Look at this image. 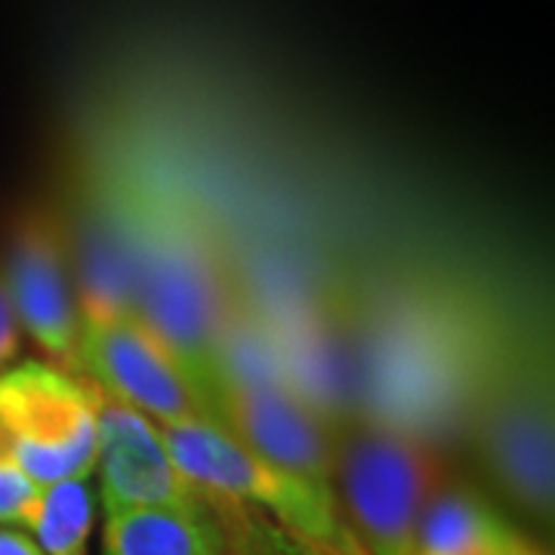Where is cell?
<instances>
[{"mask_svg":"<svg viewBox=\"0 0 555 555\" xmlns=\"http://www.w3.org/2000/svg\"><path fill=\"white\" fill-rule=\"evenodd\" d=\"M158 433L179 473L204 494L250 500L318 546L337 555H361L356 534L339 518L331 485L281 469L207 420L158 426Z\"/></svg>","mask_w":555,"mask_h":555,"instance_id":"1","label":"cell"},{"mask_svg":"<svg viewBox=\"0 0 555 555\" xmlns=\"http://www.w3.org/2000/svg\"><path fill=\"white\" fill-rule=\"evenodd\" d=\"M481 386V444L500 485L537 516L553 509V396L543 349L509 337Z\"/></svg>","mask_w":555,"mask_h":555,"instance_id":"2","label":"cell"},{"mask_svg":"<svg viewBox=\"0 0 555 555\" xmlns=\"http://www.w3.org/2000/svg\"><path fill=\"white\" fill-rule=\"evenodd\" d=\"M0 429L10 454L40 488L90 478L100 456L96 389L68 371L25 361L0 374Z\"/></svg>","mask_w":555,"mask_h":555,"instance_id":"3","label":"cell"},{"mask_svg":"<svg viewBox=\"0 0 555 555\" xmlns=\"http://www.w3.org/2000/svg\"><path fill=\"white\" fill-rule=\"evenodd\" d=\"M337 476L358 546L371 555H416L420 518L438 491V463L404 433L371 426L339 444Z\"/></svg>","mask_w":555,"mask_h":555,"instance_id":"4","label":"cell"},{"mask_svg":"<svg viewBox=\"0 0 555 555\" xmlns=\"http://www.w3.org/2000/svg\"><path fill=\"white\" fill-rule=\"evenodd\" d=\"M78 358L102 396L133 408L155 426L214 423L198 383L133 312L83 309Z\"/></svg>","mask_w":555,"mask_h":555,"instance_id":"5","label":"cell"},{"mask_svg":"<svg viewBox=\"0 0 555 555\" xmlns=\"http://www.w3.org/2000/svg\"><path fill=\"white\" fill-rule=\"evenodd\" d=\"M100 416V496L105 513L118 509H204L198 485L179 473L158 426L96 389Z\"/></svg>","mask_w":555,"mask_h":555,"instance_id":"6","label":"cell"},{"mask_svg":"<svg viewBox=\"0 0 555 555\" xmlns=\"http://www.w3.org/2000/svg\"><path fill=\"white\" fill-rule=\"evenodd\" d=\"M219 429L281 469L331 485L339 441L291 386H232L219 392Z\"/></svg>","mask_w":555,"mask_h":555,"instance_id":"7","label":"cell"},{"mask_svg":"<svg viewBox=\"0 0 555 555\" xmlns=\"http://www.w3.org/2000/svg\"><path fill=\"white\" fill-rule=\"evenodd\" d=\"M3 291L25 327L62 371H80V299L65 266L56 225L25 219L10 244Z\"/></svg>","mask_w":555,"mask_h":555,"instance_id":"8","label":"cell"},{"mask_svg":"<svg viewBox=\"0 0 555 555\" xmlns=\"http://www.w3.org/2000/svg\"><path fill=\"white\" fill-rule=\"evenodd\" d=\"M105 555H222L207 509H118L105 513Z\"/></svg>","mask_w":555,"mask_h":555,"instance_id":"9","label":"cell"},{"mask_svg":"<svg viewBox=\"0 0 555 555\" xmlns=\"http://www.w3.org/2000/svg\"><path fill=\"white\" fill-rule=\"evenodd\" d=\"M518 537L488 506L460 491H436L420 518L416 555H513Z\"/></svg>","mask_w":555,"mask_h":555,"instance_id":"10","label":"cell"},{"mask_svg":"<svg viewBox=\"0 0 555 555\" xmlns=\"http://www.w3.org/2000/svg\"><path fill=\"white\" fill-rule=\"evenodd\" d=\"M43 555H83L93 528V491L90 478L60 481L40 491L35 516L28 525Z\"/></svg>","mask_w":555,"mask_h":555,"instance_id":"11","label":"cell"},{"mask_svg":"<svg viewBox=\"0 0 555 555\" xmlns=\"http://www.w3.org/2000/svg\"><path fill=\"white\" fill-rule=\"evenodd\" d=\"M40 485L16 466V460L10 454V441L0 429V521H20L28 525V518L35 516V506L40 500Z\"/></svg>","mask_w":555,"mask_h":555,"instance_id":"12","label":"cell"},{"mask_svg":"<svg viewBox=\"0 0 555 555\" xmlns=\"http://www.w3.org/2000/svg\"><path fill=\"white\" fill-rule=\"evenodd\" d=\"M20 352V321L0 281V367Z\"/></svg>","mask_w":555,"mask_h":555,"instance_id":"13","label":"cell"},{"mask_svg":"<svg viewBox=\"0 0 555 555\" xmlns=\"http://www.w3.org/2000/svg\"><path fill=\"white\" fill-rule=\"evenodd\" d=\"M0 555H43L31 537L20 531H0Z\"/></svg>","mask_w":555,"mask_h":555,"instance_id":"14","label":"cell"},{"mask_svg":"<svg viewBox=\"0 0 555 555\" xmlns=\"http://www.w3.org/2000/svg\"><path fill=\"white\" fill-rule=\"evenodd\" d=\"M513 555H543V553H537L534 546H528L525 540H518L516 543V550H513Z\"/></svg>","mask_w":555,"mask_h":555,"instance_id":"15","label":"cell"}]
</instances>
